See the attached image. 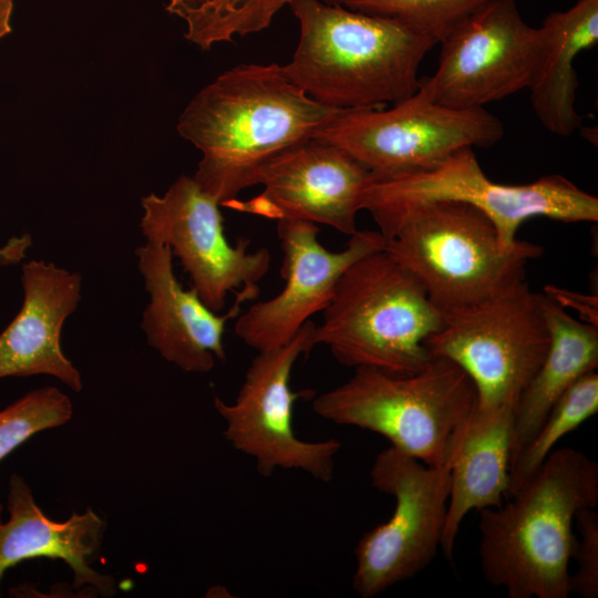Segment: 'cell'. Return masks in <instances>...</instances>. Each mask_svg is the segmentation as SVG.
<instances>
[{
    "mask_svg": "<svg viewBox=\"0 0 598 598\" xmlns=\"http://www.w3.org/2000/svg\"><path fill=\"white\" fill-rule=\"evenodd\" d=\"M277 234L283 252L280 275L285 287L239 313L234 328L257 352L288 343L310 317L329 305L347 268L383 247L379 230H357L343 250L330 251L318 239L317 224L306 220H277Z\"/></svg>",
    "mask_w": 598,
    "mask_h": 598,
    "instance_id": "5bb4252c",
    "label": "cell"
},
{
    "mask_svg": "<svg viewBox=\"0 0 598 598\" xmlns=\"http://www.w3.org/2000/svg\"><path fill=\"white\" fill-rule=\"evenodd\" d=\"M322 313L316 344L343 365L399 375L429 363L424 342L443 324L422 285L382 249L347 268Z\"/></svg>",
    "mask_w": 598,
    "mask_h": 598,
    "instance_id": "8992f818",
    "label": "cell"
},
{
    "mask_svg": "<svg viewBox=\"0 0 598 598\" xmlns=\"http://www.w3.org/2000/svg\"><path fill=\"white\" fill-rule=\"evenodd\" d=\"M503 135L485 107L453 109L416 91L388 110H339L315 138L346 151L374 178H390L432 168L462 148L491 147Z\"/></svg>",
    "mask_w": 598,
    "mask_h": 598,
    "instance_id": "9c48e42d",
    "label": "cell"
},
{
    "mask_svg": "<svg viewBox=\"0 0 598 598\" xmlns=\"http://www.w3.org/2000/svg\"><path fill=\"white\" fill-rule=\"evenodd\" d=\"M598 411V374L579 378L554 404L545 420L511 463L506 498L538 471L557 442Z\"/></svg>",
    "mask_w": 598,
    "mask_h": 598,
    "instance_id": "603a6c76",
    "label": "cell"
},
{
    "mask_svg": "<svg viewBox=\"0 0 598 598\" xmlns=\"http://www.w3.org/2000/svg\"><path fill=\"white\" fill-rule=\"evenodd\" d=\"M515 412L475 409L450 468V494L440 548L453 558L455 540L471 511L496 507L506 498Z\"/></svg>",
    "mask_w": 598,
    "mask_h": 598,
    "instance_id": "d6986e66",
    "label": "cell"
},
{
    "mask_svg": "<svg viewBox=\"0 0 598 598\" xmlns=\"http://www.w3.org/2000/svg\"><path fill=\"white\" fill-rule=\"evenodd\" d=\"M72 402L55 386L32 390L0 411V462L34 434L63 425Z\"/></svg>",
    "mask_w": 598,
    "mask_h": 598,
    "instance_id": "d4e9b609",
    "label": "cell"
},
{
    "mask_svg": "<svg viewBox=\"0 0 598 598\" xmlns=\"http://www.w3.org/2000/svg\"><path fill=\"white\" fill-rule=\"evenodd\" d=\"M293 0H167L169 14L186 24L184 37L202 50L267 29Z\"/></svg>",
    "mask_w": 598,
    "mask_h": 598,
    "instance_id": "7402d4cb",
    "label": "cell"
},
{
    "mask_svg": "<svg viewBox=\"0 0 598 598\" xmlns=\"http://www.w3.org/2000/svg\"><path fill=\"white\" fill-rule=\"evenodd\" d=\"M372 173L340 147L308 140L270 161L260 172L261 193L226 204L267 219H297L330 226L346 235L357 229Z\"/></svg>",
    "mask_w": 598,
    "mask_h": 598,
    "instance_id": "9a60e30c",
    "label": "cell"
},
{
    "mask_svg": "<svg viewBox=\"0 0 598 598\" xmlns=\"http://www.w3.org/2000/svg\"><path fill=\"white\" fill-rule=\"evenodd\" d=\"M354 369L344 383L313 399V412L378 433L426 465L451 466L476 409V390L466 372L444 358H431L409 375Z\"/></svg>",
    "mask_w": 598,
    "mask_h": 598,
    "instance_id": "5b68a950",
    "label": "cell"
},
{
    "mask_svg": "<svg viewBox=\"0 0 598 598\" xmlns=\"http://www.w3.org/2000/svg\"><path fill=\"white\" fill-rule=\"evenodd\" d=\"M382 250L408 270L440 311L486 300L525 279L539 245L505 247L494 224L456 200L410 205L374 220Z\"/></svg>",
    "mask_w": 598,
    "mask_h": 598,
    "instance_id": "277c9868",
    "label": "cell"
},
{
    "mask_svg": "<svg viewBox=\"0 0 598 598\" xmlns=\"http://www.w3.org/2000/svg\"><path fill=\"white\" fill-rule=\"evenodd\" d=\"M21 281L22 307L0 333V379L47 374L81 391V374L60 343L63 323L80 301L81 276L31 260L22 266Z\"/></svg>",
    "mask_w": 598,
    "mask_h": 598,
    "instance_id": "e0dca14e",
    "label": "cell"
},
{
    "mask_svg": "<svg viewBox=\"0 0 598 598\" xmlns=\"http://www.w3.org/2000/svg\"><path fill=\"white\" fill-rule=\"evenodd\" d=\"M598 503V464L573 447L554 448L507 503L480 511L486 581L509 598H567L580 509Z\"/></svg>",
    "mask_w": 598,
    "mask_h": 598,
    "instance_id": "7a4b0ae2",
    "label": "cell"
},
{
    "mask_svg": "<svg viewBox=\"0 0 598 598\" xmlns=\"http://www.w3.org/2000/svg\"><path fill=\"white\" fill-rule=\"evenodd\" d=\"M441 313L442 327L424 342L430 357L451 360L466 372L477 410L516 413L549 346L538 292L524 279L486 300Z\"/></svg>",
    "mask_w": 598,
    "mask_h": 598,
    "instance_id": "52a82bcc",
    "label": "cell"
},
{
    "mask_svg": "<svg viewBox=\"0 0 598 598\" xmlns=\"http://www.w3.org/2000/svg\"><path fill=\"white\" fill-rule=\"evenodd\" d=\"M544 45L527 87L532 107L550 133L569 137L582 125L575 107L577 55L598 42V0H576L564 11L550 12L543 21Z\"/></svg>",
    "mask_w": 598,
    "mask_h": 598,
    "instance_id": "ffe728a7",
    "label": "cell"
},
{
    "mask_svg": "<svg viewBox=\"0 0 598 598\" xmlns=\"http://www.w3.org/2000/svg\"><path fill=\"white\" fill-rule=\"evenodd\" d=\"M14 0H0V39L11 32L10 20Z\"/></svg>",
    "mask_w": 598,
    "mask_h": 598,
    "instance_id": "4316f807",
    "label": "cell"
},
{
    "mask_svg": "<svg viewBox=\"0 0 598 598\" xmlns=\"http://www.w3.org/2000/svg\"><path fill=\"white\" fill-rule=\"evenodd\" d=\"M138 269L150 293L142 329L151 347L185 372H209L215 361H225V326L237 318L241 305L255 297L241 290L224 315L210 310L195 289L185 290L173 271L167 245L147 241L136 249Z\"/></svg>",
    "mask_w": 598,
    "mask_h": 598,
    "instance_id": "2e32d148",
    "label": "cell"
},
{
    "mask_svg": "<svg viewBox=\"0 0 598 598\" xmlns=\"http://www.w3.org/2000/svg\"><path fill=\"white\" fill-rule=\"evenodd\" d=\"M142 206L141 229L147 241L169 246L192 288L210 310H223L230 291L246 290L258 297V283L270 267L269 250L250 251L246 238L230 245L224 234L220 204L193 176H179L163 196L143 197Z\"/></svg>",
    "mask_w": 598,
    "mask_h": 598,
    "instance_id": "4fadbf2b",
    "label": "cell"
},
{
    "mask_svg": "<svg viewBox=\"0 0 598 598\" xmlns=\"http://www.w3.org/2000/svg\"><path fill=\"white\" fill-rule=\"evenodd\" d=\"M456 200L482 212L505 247H514L519 226L534 217L578 223L598 220V198L559 174L522 185L491 181L472 147L462 148L432 168L390 178H373L363 209L374 220L422 202Z\"/></svg>",
    "mask_w": 598,
    "mask_h": 598,
    "instance_id": "ba28073f",
    "label": "cell"
},
{
    "mask_svg": "<svg viewBox=\"0 0 598 598\" xmlns=\"http://www.w3.org/2000/svg\"><path fill=\"white\" fill-rule=\"evenodd\" d=\"M544 40L515 0H487L440 42L437 68L416 91L453 109L485 107L528 87Z\"/></svg>",
    "mask_w": 598,
    "mask_h": 598,
    "instance_id": "7c38bea8",
    "label": "cell"
},
{
    "mask_svg": "<svg viewBox=\"0 0 598 598\" xmlns=\"http://www.w3.org/2000/svg\"><path fill=\"white\" fill-rule=\"evenodd\" d=\"M538 299L549 332V346L518 401L511 463L561 395L598 367L597 326L575 319L546 292L538 293Z\"/></svg>",
    "mask_w": 598,
    "mask_h": 598,
    "instance_id": "44dd1931",
    "label": "cell"
},
{
    "mask_svg": "<svg viewBox=\"0 0 598 598\" xmlns=\"http://www.w3.org/2000/svg\"><path fill=\"white\" fill-rule=\"evenodd\" d=\"M315 328L309 320L288 343L258 351L234 403L214 399L215 409L225 421L226 440L235 450L255 458L262 476L282 468L301 470L322 482L333 477L334 456L341 442L302 441L292 427L295 402L313 396L311 390L293 392L290 379L297 360L317 346Z\"/></svg>",
    "mask_w": 598,
    "mask_h": 598,
    "instance_id": "8fae6325",
    "label": "cell"
},
{
    "mask_svg": "<svg viewBox=\"0 0 598 598\" xmlns=\"http://www.w3.org/2000/svg\"><path fill=\"white\" fill-rule=\"evenodd\" d=\"M451 466H430L389 446L370 470L371 485L393 496L391 517L367 532L354 548L352 586L362 598L380 595L425 569L441 546Z\"/></svg>",
    "mask_w": 598,
    "mask_h": 598,
    "instance_id": "30bf717a",
    "label": "cell"
},
{
    "mask_svg": "<svg viewBox=\"0 0 598 598\" xmlns=\"http://www.w3.org/2000/svg\"><path fill=\"white\" fill-rule=\"evenodd\" d=\"M575 522L579 539L573 558L578 568L570 575V592L595 598L598 595V514L594 508H584L577 513Z\"/></svg>",
    "mask_w": 598,
    "mask_h": 598,
    "instance_id": "484cf974",
    "label": "cell"
},
{
    "mask_svg": "<svg viewBox=\"0 0 598 598\" xmlns=\"http://www.w3.org/2000/svg\"><path fill=\"white\" fill-rule=\"evenodd\" d=\"M7 505L9 518L3 520L0 503V587L9 568L28 559L50 558L68 564L73 573L74 589L90 587L103 596L115 594L113 577L91 567L101 550L105 530V522L99 514L87 508L81 514L73 513L64 522L52 520L19 474H12L9 480Z\"/></svg>",
    "mask_w": 598,
    "mask_h": 598,
    "instance_id": "ac0fdd59",
    "label": "cell"
},
{
    "mask_svg": "<svg viewBox=\"0 0 598 598\" xmlns=\"http://www.w3.org/2000/svg\"><path fill=\"white\" fill-rule=\"evenodd\" d=\"M338 111L308 96L281 65L239 64L190 100L177 132L202 153L193 178L225 206L258 185L270 161L313 138Z\"/></svg>",
    "mask_w": 598,
    "mask_h": 598,
    "instance_id": "6da1fadb",
    "label": "cell"
},
{
    "mask_svg": "<svg viewBox=\"0 0 598 598\" xmlns=\"http://www.w3.org/2000/svg\"><path fill=\"white\" fill-rule=\"evenodd\" d=\"M300 34L286 76L315 101L336 110L396 104L419 86V69L437 44L393 19L320 0L289 6Z\"/></svg>",
    "mask_w": 598,
    "mask_h": 598,
    "instance_id": "3957f363",
    "label": "cell"
},
{
    "mask_svg": "<svg viewBox=\"0 0 598 598\" xmlns=\"http://www.w3.org/2000/svg\"><path fill=\"white\" fill-rule=\"evenodd\" d=\"M346 9L393 19L440 43L487 0H322Z\"/></svg>",
    "mask_w": 598,
    "mask_h": 598,
    "instance_id": "cb8c5ba5",
    "label": "cell"
}]
</instances>
